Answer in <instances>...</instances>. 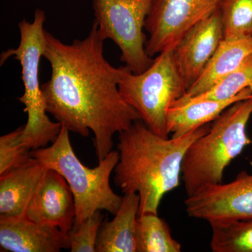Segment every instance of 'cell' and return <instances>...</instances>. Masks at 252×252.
Masks as SVG:
<instances>
[{"label": "cell", "mask_w": 252, "mask_h": 252, "mask_svg": "<svg viewBox=\"0 0 252 252\" xmlns=\"http://www.w3.org/2000/svg\"><path fill=\"white\" fill-rule=\"evenodd\" d=\"M173 49L158 55L150 67L140 74L126 66L119 67L118 86L123 98L151 130L164 137L170 135L169 109L187 90L174 61Z\"/></svg>", "instance_id": "cell-6"}, {"label": "cell", "mask_w": 252, "mask_h": 252, "mask_svg": "<svg viewBox=\"0 0 252 252\" xmlns=\"http://www.w3.org/2000/svg\"><path fill=\"white\" fill-rule=\"evenodd\" d=\"M223 39L219 9L191 28L174 48V61L187 89L200 77Z\"/></svg>", "instance_id": "cell-10"}, {"label": "cell", "mask_w": 252, "mask_h": 252, "mask_svg": "<svg viewBox=\"0 0 252 252\" xmlns=\"http://www.w3.org/2000/svg\"><path fill=\"white\" fill-rule=\"evenodd\" d=\"M153 0H93L94 22L104 40L121 51V61L135 74L150 67L154 59L146 52L145 22Z\"/></svg>", "instance_id": "cell-7"}, {"label": "cell", "mask_w": 252, "mask_h": 252, "mask_svg": "<svg viewBox=\"0 0 252 252\" xmlns=\"http://www.w3.org/2000/svg\"><path fill=\"white\" fill-rule=\"evenodd\" d=\"M252 115V97L235 102L189 147L181 170L187 197L207 186L223 183L225 167L252 143L247 133Z\"/></svg>", "instance_id": "cell-3"}, {"label": "cell", "mask_w": 252, "mask_h": 252, "mask_svg": "<svg viewBox=\"0 0 252 252\" xmlns=\"http://www.w3.org/2000/svg\"><path fill=\"white\" fill-rule=\"evenodd\" d=\"M26 216L36 223L57 226L64 233L72 229L76 217L74 195L59 172L48 169L31 203Z\"/></svg>", "instance_id": "cell-11"}, {"label": "cell", "mask_w": 252, "mask_h": 252, "mask_svg": "<svg viewBox=\"0 0 252 252\" xmlns=\"http://www.w3.org/2000/svg\"><path fill=\"white\" fill-rule=\"evenodd\" d=\"M100 212H96L80 224L73 225L72 229L68 232L71 252H96L99 228L104 220V216Z\"/></svg>", "instance_id": "cell-22"}, {"label": "cell", "mask_w": 252, "mask_h": 252, "mask_svg": "<svg viewBox=\"0 0 252 252\" xmlns=\"http://www.w3.org/2000/svg\"><path fill=\"white\" fill-rule=\"evenodd\" d=\"M189 217L210 225L252 218V175L240 172L228 183L207 186L185 200Z\"/></svg>", "instance_id": "cell-9"}, {"label": "cell", "mask_w": 252, "mask_h": 252, "mask_svg": "<svg viewBox=\"0 0 252 252\" xmlns=\"http://www.w3.org/2000/svg\"><path fill=\"white\" fill-rule=\"evenodd\" d=\"M210 127L207 124L169 138L156 134L140 119L119 133V160L113 180L123 193L138 194L139 215L158 214L164 195L180 185L187 149Z\"/></svg>", "instance_id": "cell-2"}, {"label": "cell", "mask_w": 252, "mask_h": 252, "mask_svg": "<svg viewBox=\"0 0 252 252\" xmlns=\"http://www.w3.org/2000/svg\"><path fill=\"white\" fill-rule=\"evenodd\" d=\"M1 251L59 252L70 249L67 233L57 226L36 223L27 217L0 220Z\"/></svg>", "instance_id": "cell-12"}, {"label": "cell", "mask_w": 252, "mask_h": 252, "mask_svg": "<svg viewBox=\"0 0 252 252\" xmlns=\"http://www.w3.org/2000/svg\"><path fill=\"white\" fill-rule=\"evenodd\" d=\"M214 252H252V218L210 225Z\"/></svg>", "instance_id": "cell-18"}, {"label": "cell", "mask_w": 252, "mask_h": 252, "mask_svg": "<svg viewBox=\"0 0 252 252\" xmlns=\"http://www.w3.org/2000/svg\"><path fill=\"white\" fill-rule=\"evenodd\" d=\"M137 193H126L120 208L110 221L103 220L99 228L96 252H137L136 223L140 210Z\"/></svg>", "instance_id": "cell-14"}, {"label": "cell", "mask_w": 252, "mask_h": 252, "mask_svg": "<svg viewBox=\"0 0 252 252\" xmlns=\"http://www.w3.org/2000/svg\"><path fill=\"white\" fill-rule=\"evenodd\" d=\"M220 11L223 39L252 36V0H223Z\"/></svg>", "instance_id": "cell-20"}, {"label": "cell", "mask_w": 252, "mask_h": 252, "mask_svg": "<svg viewBox=\"0 0 252 252\" xmlns=\"http://www.w3.org/2000/svg\"><path fill=\"white\" fill-rule=\"evenodd\" d=\"M48 169L31 157L24 163L0 175V220L26 217L28 205Z\"/></svg>", "instance_id": "cell-13"}, {"label": "cell", "mask_w": 252, "mask_h": 252, "mask_svg": "<svg viewBox=\"0 0 252 252\" xmlns=\"http://www.w3.org/2000/svg\"><path fill=\"white\" fill-rule=\"evenodd\" d=\"M252 54V36L223 39L200 77L179 99L196 97L206 92L217 81L233 72Z\"/></svg>", "instance_id": "cell-16"}, {"label": "cell", "mask_w": 252, "mask_h": 252, "mask_svg": "<svg viewBox=\"0 0 252 252\" xmlns=\"http://www.w3.org/2000/svg\"><path fill=\"white\" fill-rule=\"evenodd\" d=\"M248 89H252V54L249 56L238 67L217 81L206 92L192 98L178 99L175 103L200 99L226 100L234 98Z\"/></svg>", "instance_id": "cell-19"}, {"label": "cell", "mask_w": 252, "mask_h": 252, "mask_svg": "<svg viewBox=\"0 0 252 252\" xmlns=\"http://www.w3.org/2000/svg\"><path fill=\"white\" fill-rule=\"evenodd\" d=\"M104 41L94 21L85 39L70 44L46 31L43 57L51 75L41 85L46 112L56 122L84 137L92 131L99 161L112 152L114 134L141 119L119 92V67L104 57Z\"/></svg>", "instance_id": "cell-1"}, {"label": "cell", "mask_w": 252, "mask_h": 252, "mask_svg": "<svg viewBox=\"0 0 252 252\" xmlns=\"http://www.w3.org/2000/svg\"><path fill=\"white\" fill-rule=\"evenodd\" d=\"M223 0H153L145 22L146 52L172 49L191 28L220 9Z\"/></svg>", "instance_id": "cell-8"}, {"label": "cell", "mask_w": 252, "mask_h": 252, "mask_svg": "<svg viewBox=\"0 0 252 252\" xmlns=\"http://www.w3.org/2000/svg\"><path fill=\"white\" fill-rule=\"evenodd\" d=\"M137 252H180L182 245L172 236L167 222L158 214L138 215L136 223Z\"/></svg>", "instance_id": "cell-17"}, {"label": "cell", "mask_w": 252, "mask_h": 252, "mask_svg": "<svg viewBox=\"0 0 252 252\" xmlns=\"http://www.w3.org/2000/svg\"><path fill=\"white\" fill-rule=\"evenodd\" d=\"M252 97V89H248L234 98L226 100L200 99L173 104L167 113V130L173 137L187 135L214 122L235 102Z\"/></svg>", "instance_id": "cell-15"}, {"label": "cell", "mask_w": 252, "mask_h": 252, "mask_svg": "<svg viewBox=\"0 0 252 252\" xmlns=\"http://www.w3.org/2000/svg\"><path fill=\"white\" fill-rule=\"evenodd\" d=\"M24 126L0 137V175L24 163L32 157L31 149L21 142Z\"/></svg>", "instance_id": "cell-21"}, {"label": "cell", "mask_w": 252, "mask_h": 252, "mask_svg": "<svg viewBox=\"0 0 252 252\" xmlns=\"http://www.w3.org/2000/svg\"><path fill=\"white\" fill-rule=\"evenodd\" d=\"M32 157L53 169L67 181L76 205L74 225L80 224L96 212L105 211L115 215L123 196L114 193L110 177L119 162V152L112 151L97 166L90 168L80 161L73 150L69 130L62 126L61 132L50 147L31 151Z\"/></svg>", "instance_id": "cell-4"}, {"label": "cell", "mask_w": 252, "mask_h": 252, "mask_svg": "<svg viewBox=\"0 0 252 252\" xmlns=\"http://www.w3.org/2000/svg\"><path fill=\"white\" fill-rule=\"evenodd\" d=\"M46 16L44 11L36 9L32 23L23 19L18 23L19 45L1 54L0 64L14 57L22 67L24 94L18 97L24 104V112L28 114V122L23 127L21 142L32 151L44 148L54 142L59 136L62 125L53 122L46 114L45 100L39 84V70L41 58L46 47V31L44 25Z\"/></svg>", "instance_id": "cell-5"}]
</instances>
